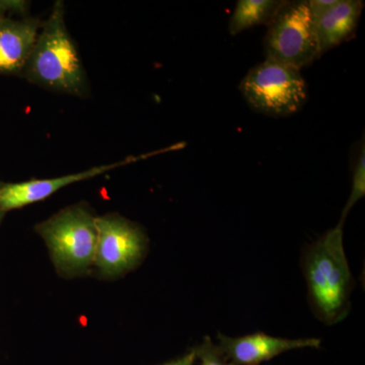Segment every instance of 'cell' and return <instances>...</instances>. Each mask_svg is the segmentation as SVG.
Here are the masks:
<instances>
[{
    "label": "cell",
    "instance_id": "obj_4",
    "mask_svg": "<svg viewBox=\"0 0 365 365\" xmlns=\"http://www.w3.org/2000/svg\"><path fill=\"white\" fill-rule=\"evenodd\" d=\"M267 28L266 59L300 71L321 57L314 20L304 0L283 1Z\"/></svg>",
    "mask_w": 365,
    "mask_h": 365
},
{
    "label": "cell",
    "instance_id": "obj_7",
    "mask_svg": "<svg viewBox=\"0 0 365 365\" xmlns=\"http://www.w3.org/2000/svg\"><path fill=\"white\" fill-rule=\"evenodd\" d=\"M157 153L143 155V157H129L121 162L98 165L91 169L66 175V176L52 178V179H33L30 181L20 182H0V209L7 213L16 209L26 207L33 203L40 202L49 198L60 189L69 185L101 176L109 170L124 167L129 163L136 162L139 158H145Z\"/></svg>",
    "mask_w": 365,
    "mask_h": 365
},
{
    "label": "cell",
    "instance_id": "obj_5",
    "mask_svg": "<svg viewBox=\"0 0 365 365\" xmlns=\"http://www.w3.org/2000/svg\"><path fill=\"white\" fill-rule=\"evenodd\" d=\"M240 91L255 111L273 117L294 114L307 100L300 71L267 59L248 72Z\"/></svg>",
    "mask_w": 365,
    "mask_h": 365
},
{
    "label": "cell",
    "instance_id": "obj_3",
    "mask_svg": "<svg viewBox=\"0 0 365 365\" xmlns=\"http://www.w3.org/2000/svg\"><path fill=\"white\" fill-rule=\"evenodd\" d=\"M97 220L91 206L81 202L36 225V232L44 240L53 265L61 277L71 279L93 273Z\"/></svg>",
    "mask_w": 365,
    "mask_h": 365
},
{
    "label": "cell",
    "instance_id": "obj_17",
    "mask_svg": "<svg viewBox=\"0 0 365 365\" xmlns=\"http://www.w3.org/2000/svg\"><path fill=\"white\" fill-rule=\"evenodd\" d=\"M6 213L0 209V225H1L2 222H4V216H6Z\"/></svg>",
    "mask_w": 365,
    "mask_h": 365
},
{
    "label": "cell",
    "instance_id": "obj_13",
    "mask_svg": "<svg viewBox=\"0 0 365 365\" xmlns=\"http://www.w3.org/2000/svg\"><path fill=\"white\" fill-rule=\"evenodd\" d=\"M194 351L196 359L200 360V365H234L209 336L204 337L202 343L194 348Z\"/></svg>",
    "mask_w": 365,
    "mask_h": 365
},
{
    "label": "cell",
    "instance_id": "obj_14",
    "mask_svg": "<svg viewBox=\"0 0 365 365\" xmlns=\"http://www.w3.org/2000/svg\"><path fill=\"white\" fill-rule=\"evenodd\" d=\"M30 6V2L25 0H0V21L9 18V16L26 18Z\"/></svg>",
    "mask_w": 365,
    "mask_h": 365
},
{
    "label": "cell",
    "instance_id": "obj_12",
    "mask_svg": "<svg viewBox=\"0 0 365 365\" xmlns=\"http://www.w3.org/2000/svg\"><path fill=\"white\" fill-rule=\"evenodd\" d=\"M365 195V150L364 143H362L361 148L359 150V157H357L356 163L353 169L352 177V189L350 193L349 198H348L347 203H346L344 210H343L342 215H341V222H344L346 216H347L349 211L351 210L353 206L356 204L357 201L364 198Z\"/></svg>",
    "mask_w": 365,
    "mask_h": 365
},
{
    "label": "cell",
    "instance_id": "obj_11",
    "mask_svg": "<svg viewBox=\"0 0 365 365\" xmlns=\"http://www.w3.org/2000/svg\"><path fill=\"white\" fill-rule=\"evenodd\" d=\"M282 4L283 0H240L228 25L230 35H237L255 26H268Z\"/></svg>",
    "mask_w": 365,
    "mask_h": 365
},
{
    "label": "cell",
    "instance_id": "obj_16",
    "mask_svg": "<svg viewBox=\"0 0 365 365\" xmlns=\"http://www.w3.org/2000/svg\"><path fill=\"white\" fill-rule=\"evenodd\" d=\"M196 354L193 349L190 350L188 353L182 355V357L173 361L168 362V364L163 365H194L195 364Z\"/></svg>",
    "mask_w": 365,
    "mask_h": 365
},
{
    "label": "cell",
    "instance_id": "obj_8",
    "mask_svg": "<svg viewBox=\"0 0 365 365\" xmlns=\"http://www.w3.org/2000/svg\"><path fill=\"white\" fill-rule=\"evenodd\" d=\"M217 340L218 347L234 365H260L282 353L304 348L319 349L322 344L319 338L288 339L262 332L241 337H228L218 333Z\"/></svg>",
    "mask_w": 365,
    "mask_h": 365
},
{
    "label": "cell",
    "instance_id": "obj_2",
    "mask_svg": "<svg viewBox=\"0 0 365 365\" xmlns=\"http://www.w3.org/2000/svg\"><path fill=\"white\" fill-rule=\"evenodd\" d=\"M64 13L63 2H55L21 78L49 91L83 98L88 93V78Z\"/></svg>",
    "mask_w": 365,
    "mask_h": 365
},
{
    "label": "cell",
    "instance_id": "obj_9",
    "mask_svg": "<svg viewBox=\"0 0 365 365\" xmlns=\"http://www.w3.org/2000/svg\"><path fill=\"white\" fill-rule=\"evenodd\" d=\"M42 26L29 16L0 21V76H21Z\"/></svg>",
    "mask_w": 365,
    "mask_h": 365
},
{
    "label": "cell",
    "instance_id": "obj_1",
    "mask_svg": "<svg viewBox=\"0 0 365 365\" xmlns=\"http://www.w3.org/2000/svg\"><path fill=\"white\" fill-rule=\"evenodd\" d=\"M344 222H338L304 249L302 267L307 300L317 319L326 325L340 323L351 309L354 278L343 244Z\"/></svg>",
    "mask_w": 365,
    "mask_h": 365
},
{
    "label": "cell",
    "instance_id": "obj_10",
    "mask_svg": "<svg viewBox=\"0 0 365 365\" xmlns=\"http://www.w3.org/2000/svg\"><path fill=\"white\" fill-rule=\"evenodd\" d=\"M364 1L338 0L332 7L314 19L319 56L351 38L360 16Z\"/></svg>",
    "mask_w": 365,
    "mask_h": 365
},
{
    "label": "cell",
    "instance_id": "obj_6",
    "mask_svg": "<svg viewBox=\"0 0 365 365\" xmlns=\"http://www.w3.org/2000/svg\"><path fill=\"white\" fill-rule=\"evenodd\" d=\"M98 241L93 272L115 279L138 267L148 251L143 227L118 213L98 216Z\"/></svg>",
    "mask_w": 365,
    "mask_h": 365
},
{
    "label": "cell",
    "instance_id": "obj_15",
    "mask_svg": "<svg viewBox=\"0 0 365 365\" xmlns=\"http://www.w3.org/2000/svg\"><path fill=\"white\" fill-rule=\"evenodd\" d=\"M338 0H309L307 6H309V11H311L312 16L314 19L318 18L328 11L330 7H332L334 4L337 2Z\"/></svg>",
    "mask_w": 365,
    "mask_h": 365
}]
</instances>
